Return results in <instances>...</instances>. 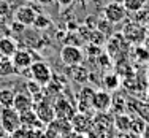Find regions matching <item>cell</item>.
Returning <instances> with one entry per match:
<instances>
[{
  "label": "cell",
  "mask_w": 149,
  "mask_h": 138,
  "mask_svg": "<svg viewBox=\"0 0 149 138\" xmlns=\"http://www.w3.org/2000/svg\"><path fill=\"white\" fill-rule=\"evenodd\" d=\"M33 111L37 114V118L40 119V122L43 125H49L52 121L56 119V111H54V105L49 100H40L35 102Z\"/></svg>",
  "instance_id": "cell-4"
},
{
  "label": "cell",
  "mask_w": 149,
  "mask_h": 138,
  "mask_svg": "<svg viewBox=\"0 0 149 138\" xmlns=\"http://www.w3.org/2000/svg\"><path fill=\"white\" fill-rule=\"evenodd\" d=\"M19 119H21V127H26V129H35V127H43V124L40 122V119L37 118L33 109L29 111L19 113Z\"/></svg>",
  "instance_id": "cell-16"
},
{
  "label": "cell",
  "mask_w": 149,
  "mask_h": 138,
  "mask_svg": "<svg viewBox=\"0 0 149 138\" xmlns=\"http://www.w3.org/2000/svg\"><path fill=\"white\" fill-rule=\"evenodd\" d=\"M72 129L74 130L76 133H89L92 130V127H94V119H91L89 114H86V113H76V114L72 118Z\"/></svg>",
  "instance_id": "cell-10"
},
{
  "label": "cell",
  "mask_w": 149,
  "mask_h": 138,
  "mask_svg": "<svg viewBox=\"0 0 149 138\" xmlns=\"http://www.w3.org/2000/svg\"><path fill=\"white\" fill-rule=\"evenodd\" d=\"M11 62L15 65L16 72H19V73L22 70H29L30 65L35 62L33 52H32V49H27V48H17V51L11 57Z\"/></svg>",
  "instance_id": "cell-5"
},
{
  "label": "cell",
  "mask_w": 149,
  "mask_h": 138,
  "mask_svg": "<svg viewBox=\"0 0 149 138\" xmlns=\"http://www.w3.org/2000/svg\"><path fill=\"white\" fill-rule=\"evenodd\" d=\"M148 76H149V67H148Z\"/></svg>",
  "instance_id": "cell-31"
},
{
  "label": "cell",
  "mask_w": 149,
  "mask_h": 138,
  "mask_svg": "<svg viewBox=\"0 0 149 138\" xmlns=\"http://www.w3.org/2000/svg\"><path fill=\"white\" fill-rule=\"evenodd\" d=\"M0 127L8 133L16 132L21 127L19 113L15 108H2L0 109Z\"/></svg>",
  "instance_id": "cell-3"
},
{
  "label": "cell",
  "mask_w": 149,
  "mask_h": 138,
  "mask_svg": "<svg viewBox=\"0 0 149 138\" xmlns=\"http://www.w3.org/2000/svg\"><path fill=\"white\" fill-rule=\"evenodd\" d=\"M103 16L108 22L111 24H119L125 19L127 16V10L124 8L122 3H118V2H109L105 5L103 8Z\"/></svg>",
  "instance_id": "cell-7"
},
{
  "label": "cell",
  "mask_w": 149,
  "mask_h": 138,
  "mask_svg": "<svg viewBox=\"0 0 149 138\" xmlns=\"http://www.w3.org/2000/svg\"><path fill=\"white\" fill-rule=\"evenodd\" d=\"M11 30H13V33H15V37H21V35L27 30V27L22 26L21 22H17V21H13L11 22Z\"/></svg>",
  "instance_id": "cell-24"
},
{
  "label": "cell",
  "mask_w": 149,
  "mask_h": 138,
  "mask_svg": "<svg viewBox=\"0 0 149 138\" xmlns=\"http://www.w3.org/2000/svg\"><path fill=\"white\" fill-rule=\"evenodd\" d=\"M135 57L140 63H144V62H149V48H143L141 45H138L133 51Z\"/></svg>",
  "instance_id": "cell-22"
},
{
  "label": "cell",
  "mask_w": 149,
  "mask_h": 138,
  "mask_svg": "<svg viewBox=\"0 0 149 138\" xmlns=\"http://www.w3.org/2000/svg\"><path fill=\"white\" fill-rule=\"evenodd\" d=\"M16 73V68L13 65L11 59H6V57H2L0 59V78L2 76H10Z\"/></svg>",
  "instance_id": "cell-21"
},
{
  "label": "cell",
  "mask_w": 149,
  "mask_h": 138,
  "mask_svg": "<svg viewBox=\"0 0 149 138\" xmlns=\"http://www.w3.org/2000/svg\"><path fill=\"white\" fill-rule=\"evenodd\" d=\"M29 70H30V79L37 81L40 86H46L52 79V75H54L51 67L43 61H35Z\"/></svg>",
  "instance_id": "cell-1"
},
{
  "label": "cell",
  "mask_w": 149,
  "mask_h": 138,
  "mask_svg": "<svg viewBox=\"0 0 149 138\" xmlns=\"http://www.w3.org/2000/svg\"><path fill=\"white\" fill-rule=\"evenodd\" d=\"M54 111H56V118L65 119V121H72V118L76 114V108L63 97H59L54 102Z\"/></svg>",
  "instance_id": "cell-11"
},
{
  "label": "cell",
  "mask_w": 149,
  "mask_h": 138,
  "mask_svg": "<svg viewBox=\"0 0 149 138\" xmlns=\"http://www.w3.org/2000/svg\"><path fill=\"white\" fill-rule=\"evenodd\" d=\"M144 19H146V26H148V27H149V15H148V16H146V17H144Z\"/></svg>",
  "instance_id": "cell-29"
},
{
  "label": "cell",
  "mask_w": 149,
  "mask_h": 138,
  "mask_svg": "<svg viewBox=\"0 0 149 138\" xmlns=\"http://www.w3.org/2000/svg\"><path fill=\"white\" fill-rule=\"evenodd\" d=\"M33 107H35V102L29 92H17V94H15L13 108L17 113H24V111H29V109H33Z\"/></svg>",
  "instance_id": "cell-12"
},
{
  "label": "cell",
  "mask_w": 149,
  "mask_h": 138,
  "mask_svg": "<svg viewBox=\"0 0 149 138\" xmlns=\"http://www.w3.org/2000/svg\"><path fill=\"white\" fill-rule=\"evenodd\" d=\"M17 41L11 37H0V56L6 59H11L13 54L17 51Z\"/></svg>",
  "instance_id": "cell-15"
},
{
  "label": "cell",
  "mask_w": 149,
  "mask_h": 138,
  "mask_svg": "<svg viewBox=\"0 0 149 138\" xmlns=\"http://www.w3.org/2000/svg\"><path fill=\"white\" fill-rule=\"evenodd\" d=\"M56 3L59 5L60 10H65V8H70V6L74 3V0H56Z\"/></svg>",
  "instance_id": "cell-25"
},
{
  "label": "cell",
  "mask_w": 149,
  "mask_h": 138,
  "mask_svg": "<svg viewBox=\"0 0 149 138\" xmlns=\"http://www.w3.org/2000/svg\"><path fill=\"white\" fill-rule=\"evenodd\" d=\"M13 102H15V92L8 87H2L0 89V108H13Z\"/></svg>",
  "instance_id": "cell-18"
},
{
  "label": "cell",
  "mask_w": 149,
  "mask_h": 138,
  "mask_svg": "<svg viewBox=\"0 0 149 138\" xmlns=\"http://www.w3.org/2000/svg\"><path fill=\"white\" fill-rule=\"evenodd\" d=\"M113 97L106 89H100L94 92V98H92V109H95L97 113H106L111 108Z\"/></svg>",
  "instance_id": "cell-9"
},
{
  "label": "cell",
  "mask_w": 149,
  "mask_h": 138,
  "mask_svg": "<svg viewBox=\"0 0 149 138\" xmlns=\"http://www.w3.org/2000/svg\"><path fill=\"white\" fill-rule=\"evenodd\" d=\"M40 15V13L37 11V8L32 5H21L16 8L15 11V21H17V22H21L22 26L26 27H30L33 26L35 19H37V16Z\"/></svg>",
  "instance_id": "cell-8"
},
{
  "label": "cell",
  "mask_w": 149,
  "mask_h": 138,
  "mask_svg": "<svg viewBox=\"0 0 149 138\" xmlns=\"http://www.w3.org/2000/svg\"><path fill=\"white\" fill-rule=\"evenodd\" d=\"M103 86L106 91H116L120 86V79L116 73H106L103 76Z\"/></svg>",
  "instance_id": "cell-19"
},
{
  "label": "cell",
  "mask_w": 149,
  "mask_h": 138,
  "mask_svg": "<svg viewBox=\"0 0 149 138\" xmlns=\"http://www.w3.org/2000/svg\"><path fill=\"white\" fill-rule=\"evenodd\" d=\"M149 0H124L122 5L127 10V13H138L143 10V6L146 5Z\"/></svg>",
  "instance_id": "cell-20"
},
{
  "label": "cell",
  "mask_w": 149,
  "mask_h": 138,
  "mask_svg": "<svg viewBox=\"0 0 149 138\" xmlns=\"http://www.w3.org/2000/svg\"><path fill=\"white\" fill-rule=\"evenodd\" d=\"M35 2H37L38 5H43V6H49V5H52V3H56V0H35Z\"/></svg>",
  "instance_id": "cell-26"
},
{
  "label": "cell",
  "mask_w": 149,
  "mask_h": 138,
  "mask_svg": "<svg viewBox=\"0 0 149 138\" xmlns=\"http://www.w3.org/2000/svg\"><path fill=\"white\" fill-rule=\"evenodd\" d=\"M141 137H143V138H149V125L144 127V130H143V133H141Z\"/></svg>",
  "instance_id": "cell-28"
},
{
  "label": "cell",
  "mask_w": 149,
  "mask_h": 138,
  "mask_svg": "<svg viewBox=\"0 0 149 138\" xmlns=\"http://www.w3.org/2000/svg\"><path fill=\"white\" fill-rule=\"evenodd\" d=\"M60 61H62V63L65 67L79 65L84 61V52L76 45H65L60 49Z\"/></svg>",
  "instance_id": "cell-2"
},
{
  "label": "cell",
  "mask_w": 149,
  "mask_h": 138,
  "mask_svg": "<svg viewBox=\"0 0 149 138\" xmlns=\"http://www.w3.org/2000/svg\"><path fill=\"white\" fill-rule=\"evenodd\" d=\"M113 2H118V3H122L124 0H113Z\"/></svg>",
  "instance_id": "cell-30"
},
{
  "label": "cell",
  "mask_w": 149,
  "mask_h": 138,
  "mask_svg": "<svg viewBox=\"0 0 149 138\" xmlns=\"http://www.w3.org/2000/svg\"><path fill=\"white\" fill-rule=\"evenodd\" d=\"M49 26H52V21L49 19L48 16L41 15V13L37 16V19H35V22H33V27L38 30H45V29H48Z\"/></svg>",
  "instance_id": "cell-23"
},
{
  "label": "cell",
  "mask_w": 149,
  "mask_h": 138,
  "mask_svg": "<svg viewBox=\"0 0 149 138\" xmlns=\"http://www.w3.org/2000/svg\"><path fill=\"white\" fill-rule=\"evenodd\" d=\"M94 89L92 87H83L78 94V111L89 113L92 109V98H94Z\"/></svg>",
  "instance_id": "cell-13"
},
{
  "label": "cell",
  "mask_w": 149,
  "mask_h": 138,
  "mask_svg": "<svg viewBox=\"0 0 149 138\" xmlns=\"http://www.w3.org/2000/svg\"><path fill=\"white\" fill-rule=\"evenodd\" d=\"M67 75L72 78L73 81H76V83L84 84V83H87V79H89L91 73H89V70H87L86 67L79 63V65L67 67Z\"/></svg>",
  "instance_id": "cell-14"
},
{
  "label": "cell",
  "mask_w": 149,
  "mask_h": 138,
  "mask_svg": "<svg viewBox=\"0 0 149 138\" xmlns=\"http://www.w3.org/2000/svg\"><path fill=\"white\" fill-rule=\"evenodd\" d=\"M122 35L127 41L133 45H141L144 41V37H146V27L141 26L140 22H130L124 27L122 30Z\"/></svg>",
  "instance_id": "cell-6"
},
{
  "label": "cell",
  "mask_w": 149,
  "mask_h": 138,
  "mask_svg": "<svg viewBox=\"0 0 149 138\" xmlns=\"http://www.w3.org/2000/svg\"><path fill=\"white\" fill-rule=\"evenodd\" d=\"M0 138H13V135H11V133H8L6 130L0 129Z\"/></svg>",
  "instance_id": "cell-27"
},
{
  "label": "cell",
  "mask_w": 149,
  "mask_h": 138,
  "mask_svg": "<svg viewBox=\"0 0 149 138\" xmlns=\"http://www.w3.org/2000/svg\"><path fill=\"white\" fill-rule=\"evenodd\" d=\"M113 125H114L119 132L127 133L129 130H132V118L127 116V114H124V113L116 114V118L113 119Z\"/></svg>",
  "instance_id": "cell-17"
},
{
  "label": "cell",
  "mask_w": 149,
  "mask_h": 138,
  "mask_svg": "<svg viewBox=\"0 0 149 138\" xmlns=\"http://www.w3.org/2000/svg\"><path fill=\"white\" fill-rule=\"evenodd\" d=\"M0 59H2V56H0Z\"/></svg>",
  "instance_id": "cell-32"
}]
</instances>
